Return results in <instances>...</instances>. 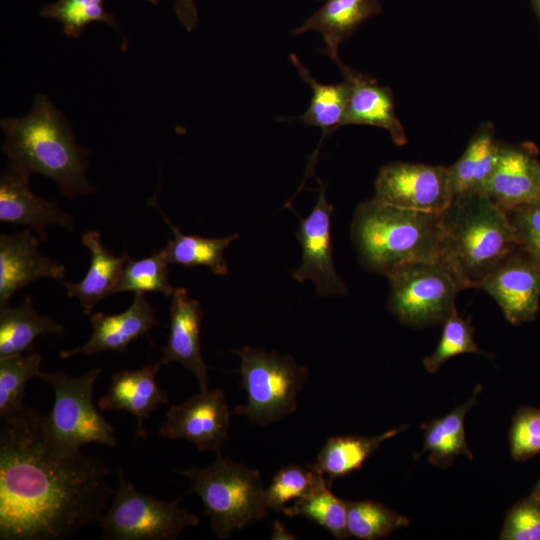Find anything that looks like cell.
<instances>
[{
	"label": "cell",
	"mask_w": 540,
	"mask_h": 540,
	"mask_svg": "<svg viewBox=\"0 0 540 540\" xmlns=\"http://www.w3.org/2000/svg\"><path fill=\"white\" fill-rule=\"evenodd\" d=\"M0 420V540H62L98 521L115 494L105 463L53 455L31 408Z\"/></svg>",
	"instance_id": "obj_1"
},
{
	"label": "cell",
	"mask_w": 540,
	"mask_h": 540,
	"mask_svg": "<svg viewBox=\"0 0 540 540\" xmlns=\"http://www.w3.org/2000/svg\"><path fill=\"white\" fill-rule=\"evenodd\" d=\"M1 128V150L10 164L53 180L64 197L94 193L86 177L87 152L47 96L37 95L27 115L3 118Z\"/></svg>",
	"instance_id": "obj_2"
},
{
	"label": "cell",
	"mask_w": 540,
	"mask_h": 540,
	"mask_svg": "<svg viewBox=\"0 0 540 540\" xmlns=\"http://www.w3.org/2000/svg\"><path fill=\"white\" fill-rule=\"evenodd\" d=\"M359 262L384 275L405 264L440 256V214L395 207L375 199L361 202L351 223Z\"/></svg>",
	"instance_id": "obj_3"
},
{
	"label": "cell",
	"mask_w": 540,
	"mask_h": 540,
	"mask_svg": "<svg viewBox=\"0 0 540 540\" xmlns=\"http://www.w3.org/2000/svg\"><path fill=\"white\" fill-rule=\"evenodd\" d=\"M440 256L477 287L518 244L507 212L484 192L454 196L440 214Z\"/></svg>",
	"instance_id": "obj_4"
},
{
	"label": "cell",
	"mask_w": 540,
	"mask_h": 540,
	"mask_svg": "<svg viewBox=\"0 0 540 540\" xmlns=\"http://www.w3.org/2000/svg\"><path fill=\"white\" fill-rule=\"evenodd\" d=\"M178 472L187 478L188 492L201 499L210 528L218 539H227L234 531L268 515L261 473L219 451L209 466Z\"/></svg>",
	"instance_id": "obj_5"
},
{
	"label": "cell",
	"mask_w": 540,
	"mask_h": 540,
	"mask_svg": "<svg viewBox=\"0 0 540 540\" xmlns=\"http://www.w3.org/2000/svg\"><path fill=\"white\" fill-rule=\"evenodd\" d=\"M101 372L94 368L81 376L42 373L40 378L54 391L53 408L41 421L45 443L53 455L72 456L90 443L116 446L115 429L93 403L94 386Z\"/></svg>",
	"instance_id": "obj_6"
},
{
	"label": "cell",
	"mask_w": 540,
	"mask_h": 540,
	"mask_svg": "<svg viewBox=\"0 0 540 540\" xmlns=\"http://www.w3.org/2000/svg\"><path fill=\"white\" fill-rule=\"evenodd\" d=\"M386 278L389 311L402 324L416 328L443 324L456 311L458 294L469 288L441 257L405 264Z\"/></svg>",
	"instance_id": "obj_7"
},
{
	"label": "cell",
	"mask_w": 540,
	"mask_h": 540,
	"mask_svg": "<svg viewBox=\"0 0 540 540\" xmlns=\"http://www.w3.org/2000/svg\"><path fill=\"white\" fill-rule=\"evenodd\" d=\"M240 358L239 373L247 394L236 414L258 425L280 421L297 409V399L308 379V369L290 355L245 346L234 351Z\"/></svg>",
	"instance_id": "obj_8"
},
{
	"label": "cell",
	"mask_w": 540,
	"mask_h": 540,
	"mask_svg": "<svg viewBox=\"0 0 540 540\" xmlns=\"http://www.w3.org/2000/svg\"><path fill=\"white\" fill-rule=\"evenodd\" d=\"M117 488L106 512L98 520L106 540H174L199 524L197 515L179 506L181 499L159 500L136 489L123 471H115Z\"/></svg>",
	"instance_id": "obj_9"
},
{
	"label": "cell",
	"mask_w": 540,
	"mask_h": 540,
	"mask_svg": "<svg viewBox=\"0 0 540 540\" xmlns=\"http://www.w3.org/2000/svg\"><path fill=\"white\" fill-rule=\"evenodd\" d=\"M373 199L403 209L441 214L453 198L448 167L397 161L384 165Z\"/></svg>",
	"instance_id": "obj_10"
},
{
	"label": "cell",
	"mask_w": 540,
	"mask_h": 540,
	"mask_svg": "<svg viewBox=\"0 0 540 540\" xmlns=\"http://www.w3.org/2000/svg\"><path fill=\"white\" fill-rule=\"evenodd\" d=\"M327 184L319 180L317 202L311 213L300 219L296 237L301 247V263L292 272L298 282H313L316 294L326 298L344 296L346 284L338 275L333 259L331 216L334 206L326 197Z\"/></svg>",
	"instance_id": "obj_11"
},
{
	"label": "cell",
	"mask_w": 540,
	"mask_h": 540,
	"mask_svg": "<svg viewBox=\"0 0 540 540\" xmlns=\"http://www.w3.org/2000/svg\"><path fill=\"white\" fill-rule=\"evenodd\" d=\"M477 288L487 292L513 325L532 321L540 304V263L517 245L484 278Z\"/></svg>",
	"instance_id": "obj_12"
},
{
	"label": "cell",
	"mask_w": 540,
	"mask_h": 540,
	"mask_svg": "<svg viewBox=\"0 0 540 540\" xmlns=\"http://www.w3.org/2000/svg\"><path fill=\"white\" fill-rule=\"evenodd\" d=\"M230 409L221 389L200 391L171 406L159 429L166 439H183L199 451L219 450L229 438Z\"/></svg>",
	"instance_id": "obj_13"
},
{
	"label": "cell",
	"mask_w": 540,
	"mask_h": 540,
	"mask_svg": "<svg viewBox=\"0 0 540 540\" xmlns=\"http://www.w3.org/2000/svg\"><path fill=\"white\" fill-rule=\"evenodd\" d=\"M505 211L540 202V160L531 143L500 145L495 168L483 191Z\"/></svg>",
	"instance_id": "obj_14"
},
{
	"label": "cell",
	"mask_w": 540,
	"mask_h": 540,
	"mask_svg": "<svg viewBox=\"0 0 540 540\" xmlns=\"http://www.w3.org/2000/svg\"><path fill=\"white\" fill-rule=\"evenodd\" d=\"M27 171L10 164L0 176V221L24 225L47 241L46 228L57 225L73 231L74 221L56 201L35 195L29 184Z\"/></svg>",
	"instance_id": "obj_15"
},
{
	"label": "cell",
	"mask_w": 540,
	"mask_h": 540,
	"mask_svg": "<svg viewBox=\"0 0 540 540\" xmlns=\"http://www.w3.org/2000/svg\"><path fill=\"white\" fill-rule=\"evenodd\" d=\"M40 238L30 229L0 235V310L17 291L41 278L63 281L64 265L39 251Z\"/></svg>",
	"instance_id": "obj_16"
},
{
	"label": "cell",
	"mask_w": 540,
	"mask_h": 540,
	"mask_svg": "<svg viewBox=\"0 0 540 540\" xmlns=\"http://www.w3.org/2000/svg\"><path fill=\"white\" fill-rule=\"evenodd\" d=\"M202 319L201 303L191 298L185 288H175L171 295L169 333L159 361L163 366L179 363L193 374L200 391H205L208 390V366L200 344Z\"/></svg>",
	"instance_id": "obj_17"
},
{
	"label": "cell",
	"mask_w": 540,
	"mask_h": 540,
	"mask_svg": "<svg viewBox=\"0 0 540 540\" xmlns=\"http://www.w3.org/2000/svg\"><path fill=\"white\" fill-rule=\"evenodd\" d=\"M349 84V94L342 118L343 125H370L386 130L392 141L407 143L405 130L395 114L393 94L389 87L356 72L341 60L335 63Z\"/></svg>",
	"instance_id": "obj_18"
},
{
	"label": "cell",
	"mask_w": 540,
	"mask_h": 540,
	"mask_svg": "<svg viewBox=\"0 0 540 540\" xmlns=\"http://www.w3.org/2000/svg\"><path fill=\"white\" fill-rule=\"evenodd\" d=\"M92 334L83 345L60 352L61 358L77 354L93 355L100 352H124L128 345L140 338L148 336L159 322L155 310L144 293H134L132 304L125 311L106 315H91Z\"/></svg>",
	"instance_id": "obj_19"
},
{
	"label": "cell",
	"mask_w": 540,
	"mask_h": 540,
	"mask_svg": "<svg viewBox=\"0 0 540 540\" xmlns=\"http://www.w3.org/2000/svg\"><path fill=\"white\" fill-rule=\"evenodd\" d=\"M162 366L158 361L137 370L114 374L108 391L98 401L103 411H126L135 416L138 438L146 436L144 420L160 405L168 402L166 393L156 381V374Z\"/></svg>",
	"instance_id": "obj_20"
},
{
	"label": "cell",
	"mask_w": 540,
	"mask_h": 540,
	"mask_svg": "<svg viewBox=\"0 0 540 540\" xmlns=\"http://www.w3.org/2000/svg\"><path fill=\"white\" fill-rule=\"evenodd\" d=\"M379 0H325V3L303 24L294 35L318 32L324 41L323 52L333 63L340 59V44L349 38L365 20L380 14Z\"/></svg>",
	"instance_id": "obj_21"
},
{
	"label": "cell",
	"mask_w": 540,
	"mask_h": 540,
	"mask_svg": "<svg viewBox=\"0 0 540 540\" xmlns=\"http://www.w3.org/2000/svg\"><path fill=\"white\" fill-rule=\"evenodd\" d=\"M82 243L89 250L90 265L86 275L77 283L62 281L69 298L80 303L86 315H92L95 305L112 294L122 270L131 258L126 252L114 255L107 249L98 231H88L82 235Z\"/></svg>",
	"instance_id": "obj_22"
},
{
	"label": "cell",
	"mask_w": 540,
	"mask_h": 540,
	"mask_svg": "<svg viewBox=\"0 0 540 540\" xmlns=\"http://www.w3.org/2000/svg\"><path fill=\"white\" fill-rule=\"evenodd\" d=\"M500 145L493 125H481L459 159L448 166L453 197L484 191L495 168Z\"/></svg>",
	"instance_id": "obj_23"
},
{
	"label": "cell",
	"mask_w": 540,
	"mask_h": 540,
	"mask_svg": "<svg viewBox=\"0 0 540 540\" xmlns=\"http://www.w3.org/2000/svg\"><path fill=\"white\" fill-rule=\"evenodd\" d=\"M63 333L64 326L41 315L26 296L21 305L0 310V358L33 351L34 341L41 335Z\"/></svg>",
	"instance_id": "obj_24"
},
{
	"label": "cell",
	"mask_w": 540,
	"mask_h": 540,
	"mask_svg": "<svg viewBox=\"0 0 540 540\" xmlns=\"http://www.w3.org/2000/svg\"><path fill=\"white\" fill-rule=\"evenodd\" d=\"M154 204L156 205V203ZM159 211L171 234L166 246L161 249L169 264L186 267L205 266L216 275L225 276L228 274L224 252L233 241L238 239L239 234L234 233L217 238L184 234L168 219L165 213L160 209Z\"/></svg>",
	"instance_id": "obj_25"
},
{
	"label": "cell",
	"mask_w": 540,
	"mask_h": 540,
	"mask_svg": "<svg viewBox=\"0 0 540 540\" xmlns=\"http://www.w3.org/2000/svg\"><path fill=\"white\" fill-rule=\"evenodd\" d=\"M407 426L385 431L377 436H332L327 439L311 466L332 483L361 469L364 462L380 447Z\"/></svg>",
	"instance_id": "obj_26"
},
{
	"label": "cell",
	"mask_w": 540,
	"mask_h": 540,
	"mask_svg": "<svg viewBox=\"0 0 540 540\" xmlns=\"http://www.w3.org/2000/svg\"><path fill=\"white\" fill-rule=\"evenodd\" d=\"M289 58L298 70L301 79L312 90L310 104L307 110L298 118L307 126L320 128L323 137H326L342 126L343 113L349 94V84L346 80L337 84H322L301 64L295 54H290Z\"/></svg>",
	"instance_id": "obj_27"
},
{
	"label": "cell",
	"mask_w": 540,
	"mask_h": 540,
	"mask_svg": "<svg viewBox=\"0 0 540 540\" xmlns=\"http://www.w3.org/2000/svg\"><path fill=\"white\" fill-rule=\"evenodd\" d=\"M330 487L331 482L322 478L310 493L286 506L282 513L288 517H305L322 526L335 539L348 538L346 501L335 496Z\"/></svg>",
	"instance_id": "obj_28"
},
{
	"label": "cell",
	"mask_w": 540,
	"mask_h": 540,
	"mask_svg": "<svg viewBox=\"0 0 540 540\" xmlns=\"http://www.w3.org/2000/svg\"><path fill=\"white\" fill-rule=\"evenodd\" d=\"M41 354L31 351L0 358V418L20 411L29 380L41 377Z\"/></svg>",
	"instance_id": "obj_29"
},
{
	"label": "cell",
	"mask_w": 540,
	"mask_h": 540,
	"mask_svg": "<svg viewBox=\"0 0 540 540\" xmlns=\"http://www.w3.org/2000/svg\"><path fill=\"white\" fill-rule=\"evenodd\" d=\"M347 529L350 536L376 540L410 524L407 517L373 501H346Z\"/></svg>",
	"instance_id": "obj_30"
},
{
	"label": "cell",
	"mask_w": 540,
	"mask_h": 540,
	"mask_svg": "<svg viewBox=\"0 0 540 540\" xmlns=\"http://www.w3.org/2000/svg\"><path fill=\"white\" fill-rule=\"evenodd\" d=\"M168 265L169 263L161 249L139 260L130 258L125 264L112 294L158 292L165 296H171L175 288L169 282Z\"/></svg>",
	"instance_id": "obj_31"
},
{
	"label": "cell",
	"mask_w": 540,
	"mask_h": 540,
	"mask_svg": "<svg viewBox=\"0 0 540 540\" xmlns=\"http://www.w3.org/2000/svg\"><path fill=\"white\" fill-rule=\"evenodd\" d=\"M148 1L152 4L158 2ZM39 14L59 22L68 38H78L93 22H102L117 28L114 15L104 8V0H57L45 5Z\"/></svg>",
	"instance_id": "obj_32"
},
{
	"label": "cell",
	"mask_w": 540,
	"mask_h": 540,
	"mask_svg": "<svg viewBox=\"0 0 540 540\" xmlns=\"http://www.w3.org/2000/svg\"><path fill=\"white\" fill-rule=\"evenodd\" d=\"M325 476L311 464L302 467L290 464L281 468L265 487L264 499L269 510L281 513L286 505L306 496Z\"/></svg>",
	"instance_id": "obj_33"
},
{
	"label": "cell",
	"mask_w": 540,
	"mask_h": 540,
	"mask_svg": "<svg viewBox=\"0 0 540 540\" xmlns=\"http://www.w3.org/2000/svg\"><path fill=\"white\" fill-rule=\"evenodd\" d=\"M442 334L439 343L432 354L423 360L424 368L429 373H435L450 358L464 353H482L477 347L473 334L474 330L469 320L452 313L442 324Z\"/></svg>",
	"instance_id": "obj_34"
},
{
	"label": "cell",
	"mask_w": 540,
	"mask_h": 540,
	"mask_svg": "<svg viewBox=\"0 0 540 540\" xmlns=\"http://www.w3.org/2000/svg\"><path fill=\"white\" fill-rule=\"evenodd\" d=\"M510 453L525 461L540 453V408L522 407L512 418L509 431Z\"/></svg>",
	"instance_id": "obj_35"
},
{
	"label": "cell",
	"mask_w": 540,
	"mask_h": 540,
	"mask_svg": "<svg viewBox=\"0 0 540 540\" xmlns=\"http://www.w3.org/2000/svg\"><path fill=\"white\" fill-rule=\"evenodd\" d=\"M502 540H540V501L529 495L508 511L499 535Z\"/></svg>",
	"instance_id": "obj_36"
},
{
	"label": "cell",
	"mask_w": 540,
	"mask_h": 540,
	"mask_svg": "<svg viewBox=\"0 0 540 540\" xmlns=\"http://www.w3.org/2000/svg\"><path fill=\"white\" fill-rule=\"evenodd\" d=\"M506 212L517 244L540 263V202L520 205Z\"/></svg>",
	"instance_id": "obj_37"
},
{
	"label": "cell",
	"mask_w": 540,
	"mask_h": 540,
	"mask_svg": "<svg viewBox=\"0 0 540 540\" xmlns=\"http://www.w3.org/2000/svg\"><path fill=\"white\" fill-rule=\"evenodd\" d=\"M421 427L424 430V445L421 453L430 452L428 460L431 464L446 468L451 465L457 456L461 455L445 432L440 418L433 419Z\"/></svg>",
	"instance_id": "obj_38"
},
{
	"label": "cell",
	"mask_w": 540,
	"mask_h": 540,
	"mask_svg": "<svg viewBox=\"0 0 540 540\" xmlns=\"http://www.w3.org/2000/svg\"><path fill=\"white\" fill-rule=\"evenodd\" d=\"M174 11L182 26L191 32L198 24V10L195 0H174Z\"/></svg>",
	"instance_id": "obj_39"
},
{
	"label": "cell",
	"mask_w": 540,
	"mask_h": 540,
	"mask_svg": "<svg viewBox=\"0 0 540 540\" xmlns=\"http://www.w3.org/2000/svg\"><path fill=\"white\" fill-rule=\"evenodd\" d=\"M271 539H295L294 535H292L285 527V525L276 520L273 524V531L271 534Z\"/></svg>",
	"instance_id": "obj_40"
},
{
	"label": "cell",
	"mask_w": 540,
	"mask_h": 540,
	"mask_svg": "<svg viewBox=\"0 0 540 540\" xmlns=\"http://www.w3.org/2000/svg\"><path fill=\"white\" fill-rule=\"evenodd\" d=\"M530 495L540 501V480L535 484Z\"/></svg>",
	"instance_id": "obj_41"
},
{
	"label": "cell",
	"mask_w": 540,
	"mask_h": 540,
	"mask_svg": "<svg viewBox=\"0 0 540 540\" xmlns=\"http://www.w3.org/2000/svg\"><path fill=\"white\" fill-rule=\"evenodd\" d=\"M531 3L540 23V0H531Z\"/></svg>",
	"instance_id": "obj_42"
}]
</instances>
